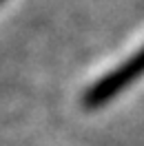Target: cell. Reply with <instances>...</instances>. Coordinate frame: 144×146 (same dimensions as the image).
<instances>
[{
    "instance_id": "obj_1",
    "label": "cell",
    "mask_w": 144,
    "mask_h": 146,
    "mask_svg": "<svg viewBox=\"0 0 144 146\" xmlns=\"http://www.w3.org/2000/svg\"><path fill=\"white\" fill-rule=\"evenodd\" d=\"M142 75H144V44L133 55H129L124 62H120L111 73L102 75L98 82L82 95V109L84 111L102 109L104 104H109L115 95H120L124 89H129Z\"/></svg>"
}]
</instances>
